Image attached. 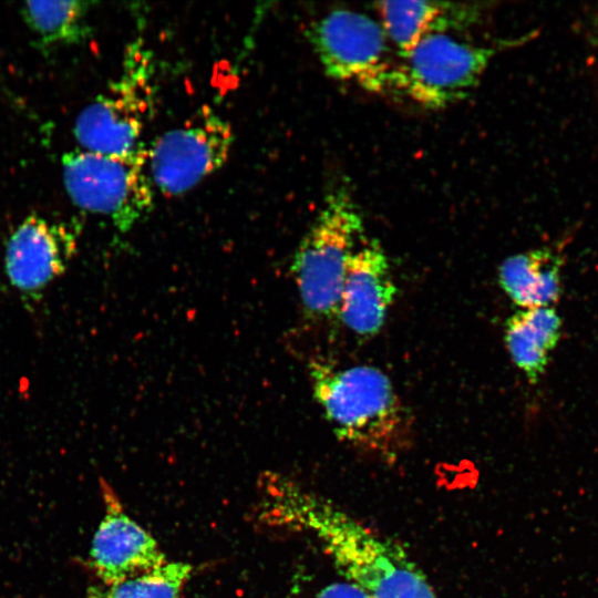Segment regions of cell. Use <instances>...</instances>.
Here are the masks:
<instances>
[{
  "instance_id": "obj_1",
  "label": "cell",
  "mask_w": 598,
  "mask_h": 598,
  "mask_svg": "<svg viewBox=\"0 0 598 598\" xmlns=\"http://www.w3.org/2000/svg\"><path fill=\"white\" fill-rule=\"evenodd\" d=\"M257 514L268 526L313 538L343 580L369 598H439L399 542L283 474L260 478Z\"/></svg>"
},
{
  "instance_id": "obj_2",
  "label": "cell",
  "mask_w": 598,
  "mask_h": 598,
  "mask_svg": "<svg viewBox=\"0 0 598 598\" xmlns=\"http://www.w3.org/2000/svg\"><path fill=\"white\" fill-rule=\"evenodd\" d=\"M310 380L313 398L341 442L386 461L404 450L411 416L383 371L313 361Z\"/></svg>"
},
{
  "instance_id": "obj_3",
  "label": "cell",
  "mask_w": 598,
  "mask_h": 598,
  "mask_svg": "<svg viewBox=\"0 0 598 598\" xmlns=\"http://www.w3.org/2000/svg\"><path fill=\"white\" fill-rule=\"evenodd\" d=\"M364 238V221L350 189L332 188L291 262L302 309L312 320L338 317L349 261Z\"/></svg>"
},
{
  "instance_id": "obj_4",
  "label": "cell",
  "mask_w": 598,
  "mask_h": 598,
  "mask_svg": "<svg viewBox=\"0 0 598 598\" xmlns=\"http://www.w3.org/2000/svg\"><path fill=\"white\" fill-rule=\"evenodd\" d=\"M62 169L72 202L107 217L121 233L133 229L154 207L155 188L144 143L126 155L69 152L62 157Z\"/></svg>"
},
{
  "instance_id": "obj_5",
  "label": "cell",
  "mask_w": 598,
  "mask_h": 598,
  "mask_svg": "<svg viewBox=\"0 0 598 598\" xmlns=\"http://www.w3.org/2000/svg\"><path fill=\"white\" fill-rule=\"evenodd\" d=\"M123 70L109 93L97 96L78 115L74 136L83 151L126 155L143 142L154 103V62L141 39L126 49Z\"/></svg>"
},
{
  "instance_id": "obj_6",
  "label": "cell",
  "mask_w": 598,
  "mask_h": 598,
  "mask_svg": "<svg viewBox=\"0 0 598 598\" xmlns=\"http://www.w3.org/2000/svg\"><path fill=\"white\" fill-rule=\"evenodd\" d=\"M496 53L452 33L431 34L396 62L392 91L427 109L446 107L477 87Z\"/></svg>"
},
{
  "instance_id": "obj_7",
  "label": "cell",
  "mask_w": 598,
  "mask_h": 598,
  "mask_svg": "<svg viewBox=\"0 0 598 598\" xmlns=\"http://www.w3.org/2000/svg\"><path fill=\"white\" fill-rule=\"evenodd\" d=\"M309 39L328 78L371 93L392 91L396 62L379 20L336 9L311 25Z\"/></svg>"
},
{
  "instance_id": "obj_8",
  "label": "cell",
  "mask_w": 598,
  "mask_h": 598,
  "mask_svg": "<svg viewBox=\"0 0 598 598\" xmlns=\"http://www.w3.org/2000/svg\"><path fill=\"white\" fill-rule=\"evenodd\" d=\"M235 140L231 124L204 105L147 147V169L164 196L189 192L227 162Z\"/></svg>"
},
{
  "instance_id": "obj_9",
  "label": "cell",
  "mask_w": 598,
  "mask_h": 598,
  "mask_svg": "<svg viewBox=\"0 0 598 598\" xmlns=\"http://www.w3.org/2000/svg\"><path fill=\"white\" fill-rule=\"evenodd\" d=\"M76 247L64 225L31 215L11 234L4 255V270L22 296L37 300L60 277Z\"/></svg>"
},
{
  "instance_id": "obj_10",
  "label": "cell",
  "mask_w": 598,
  "mask_h": 598,
  "mask_svg": "<svg viewBox=\"0 0 598 598\" xmlns=\"http://www.w3.org/2000/svg\"><path fill=\"white\" fill-rule=\"evenodd\" d=\"M395 293L384 249L377 239L364 237L349 261L338 317L357 336L373 337L382 329Z\"/></svg>"
},
{
  "instance_id": "obj_11",
  "label": "cell",
  "mask_w": 598,
  "mask_h": 598,
  "mask_svg": "<svg viewBox=\"0 0 598 598\" xmlns=\"http://www.w3.org/2000/svg\"><path fill=\"white\" fill-rule=\"evenodd\" d=\"M105 512L93 537L90 561L102 584H112L167 560L157 540L104 488Z\"/></svg>"
},
{
  "instance_id": "obj_12",
  "label": "cell",
  "mask_w": 598,
  "mask_h": 598,
  "mask_svg": "<svg viewBox=\"0 0 598 598\" xmlns=\"http://www.w3.org/2000/svg\"><path fill=\"white\" fill-rule=\"evenodd\" d=\"M375 10L399 58L405 56L425 37L463 31L481 17L477 7L442 1H379Z\"/></svg>"
},
{
  "instance_id": "obj_13",
  "label": "cell",
  "mask_w": 598,
  "mask_h": 598,
  "mask_svg": "<svg viewBox=\"0 0 598 598\" xmlns=\"http://www.w3.org/2000/svg\"><path fill=\"white\" fill-rule=\"evenodd\" d=\"M561 258L549 248H538L506 258L498 280L506 295L522 309L550 307L561 292Z\"/></svg>"
},
{
  "instance_id": "obj_14",
  "label": "cell",
  "mask_w": 598,
  "mask_h": 598,
  "mask_svg": "<svg viewBox=\"0 0 598 598\" xmlns=\"http://www.w3.org/2000/svg\"><path fill=\"white\" fill-rule=\"evenodd\" d=\"M560 332L561 319L551 306L520 309L506 320V348L530 383H536L545 372Z\"/></svg>"
},
{
  "instance_id": "obj_15",
  "label": "cell",
  "mask_w": 598,
  "mask_h": 598,
  "mask_svg": "<svg viewBox=\"0 0 598 598\" xmlns=\"http://www.w3.org/2000/svg\"><path fill=\"white\" fill-rule=\"evenodd\" d=\"M84 1H29L21 13L30 30L45 45L78 43L87 35Z\"/></svg>"
},
{
  "instance_id": "obj_16",
  "label": "cell",
  "mask_w": 598,
  "mask_h": 598,
  "mask_svg": "<svg viewBox=\"0 0 598 598\" xmlns=\"http://www.w3.org/2000/svg\"><path fill=\"white\" fill-rule=\"evenodd\" d=\"M193 568L167 559L162 565L90 589L87 598H181Z\"/></svg>"
},
{
  "instance_id": "obj_17",
  "label": "cell",
  "mask_w": 598,
  "mask_h": 598,
  "mask_svg": "<svg viewBox=\"0 0 598 598\" xmlns=\"http://www.w3.org/2000/svg\"><path fill=\"white\" fill-rule=\"evenodd\" d=\"M313 598H369L359 587L340 580L324 586Z\"/></svg>"
}]
</instances>
